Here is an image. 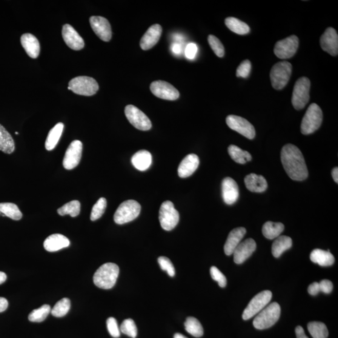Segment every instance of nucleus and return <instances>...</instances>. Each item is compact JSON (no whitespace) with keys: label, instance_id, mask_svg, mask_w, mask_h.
<instances>
[{"label":"nucleus","instance_id":"16","mask_svg":"<svg viewBox=\"0 0 338 338\" xmlns=\"http://www.w3.org/2000/svg\"><path fill=\"white\" fill-rule=\"evenodd\" d=\"M90 24L97 36L104 42H109L111 39L110 23L104 17L93 16L90 18Z\"/></svg>","mask_w":338,"mask_h":338},{"label":"nucleus","instance_id":"43","mask_svg":"<svg viewBox=\"0 0 338 338\" xmlns=\"http://www.w3.org/2000/svg\"><path fill=\"white\" fill-rule=\"evenodd\" d=\"M208 42L214 53L217 57H220V58L224 57L225 53L224 46L216 36L212 35H209L208 36Z\"/></svg>","mask_w":338,"mask_h":338},{"label":"nucleus","instance_id":"5","mask_svg":"<svg viewBox=\"0 0 338 338\" xmlns=\"http://www.w3.org/2000/svg\"><path fill=\"white\" fill-rule=\"evenodd\" d=\"M141 206L134 200H128L122 202L114 214L115 222L117 224H124L133 221L139 216Z\"/></svg>","mask_w":338,"mask_h":338},{"label":"nucleus","instance_id":"12","mask_svg":"<svg viewBox=\"0 0 338 338\" xmlns=\"http://www.w3.org/2000/svg\"><path fill=\"white\" fill-rule=\"evenodd\" d=\"M299 47V39L296 36L292 35L280 40L275 45V55L280 59H289L296 54Z\"/></svg>","mask_w":338,"mask_h":338},{"label":"nucleus","instance_id":"29","mask_svg":"<svg viewBox=\"0 0 338 338\" xmlns=\"http://www.w3.org/2000/svg\"><path fill=\"white\" fill-rule=\"evenodd\" d=\"M293 245L291 237L286 236H280L277 237L272 246V253L274 257H279L284 252L288 250Z\"/></svg>","mask_w":338,"mask_h":338},{"label":"nucleus","instance_id":"34","mask_svg":"<svg viewBox=\"0 0 338 338\" xmlns=\"http://www.w3.org/2000/svg\"><path fill=\"white\" fill-rule=\"evenodd\" d=\"M228 153L231 158L238 164H245L252 159L251 155L248 152L242 151L236 145L229 146Z\"/></svg>","mask_w":338,"mask_h":338},{"label":"nucleus","instance_id":"1","mask_svg":"<svg viewBox=\"0 0 338 338\" xmlns=\"http://www.w3.org/2000/svg\"><path fill=\"white\" fill-rule=\"evenodd\" d=\"M280 159L284 168L292 180L302 181L308 178V171L305 158L296 146L293 144L284 146Z\"/></svg>","mask_w":338,"mask_h":338},{"label":"nucleus","instance_id":"57","mask_svg":"<svg viewBox=\"0 0 338 338\" xmlns=\"http://www.w3.org/2000/svg\"><path fill=\"white\" fill-rule=\"evenodd\" d=\"M15 134L17 135V134H18V133H15Z\"/></svg>","mask_w":338,"mask_h":338},{"label":"nucleus","instance_id":"21","mask_svg":"<svg viewBox=\"0 0 338 338\" xmlns=\"http://www.w3.org/2000/svg\"><path fill=\"white\" fill-rule=\"evenodd\" d=\"M162 32V28L160 25L151 26L140 40V45L142 49L148 50L153 48L159 41Z\"/></svg>","mask_w":338,"mask_h":338},{"label":"nucleus","instance_id":"46","mask_svg":"<svg viewBox=\"0 0 338 338\" xmlns=\"http://www.w3.org/2000/svg\"><path fill=\"white\" fill-rule=\"evenodd\" d=\"M251 70V63L249 60H246L245 61L240 63L236 71V76L237 77H242V78H247L250 74Z\"/></svg>","mask_w":338,"mask_h":338},{"label":"nucleus","instance_id":"56","mask_svg":"<svg viewBox=\"0 0 338 338\" xmlns=\"http://www.w3.org/2000/svg\"><path fill=\"white\" fill-rule=\"evenodd\" d=\"M174 338H187L184 336V335L180 333H176L174 334Z\"/></svg>","mask_w":338,"mask_h":338},{"label":"nucleus","instance_id":"25","mask_svg":"<svg viewBox=\"0 0 338 338\" xmlns=\"http://www.w3.org/2000/svg\"><path fill=\"white\" fill-rule=\"evenodd\" d=\"M21 44L27 55L32 59L39 56L40 45L38 39L30 33L24 34L21 37Z\"/></svg>","mask_w":338,"mask_h":338},{"label":"nucleus","instance_id":"52","mask_svg":"<svg viewBox=\"0 0 338 338\" xmlns=\"http://www.w3.org/2000/svg\"><path fill=\"white\" fill-rule=\"evenodd\" d=\"M8 307V302L7 299L0 297V313H2Z\"/></svg>","mask_w":338,"mask_h":338},{"label":"nucleus","instance_id":"18","mask_svg":"<svg viewBox=\"0 0 338 338\" xmlns=\"http://www.w3.org/2000/svg\"><path fill=\"white\" fill-rule=\"evenodd\" d=\"M62 36L65 44L71 49L80 50L84 48L85 45L84 40L71 25L65 24L63 27Z\"/></svg>","mask_w":338,"mask_h":338},{"label":"nucleus","instance_id":"27","mask_svg":"<svg viewBox=\"0 0 338 338\" xmlns=\"http://www.w3.org/2000/svg\"><path fill=\"white\" fill-rule=\"evenodd\" d=\"M152 155L145 150L137 152L132 157V163L137 170L145 171L151 167L152 164Z\"/></svg>","mask_w":338,"mask_h":338},{"label":"nucleus","instance_id":"14","mask_svg":"<svg viewBox=\"0 0 338 338\" xmlns=\"http://www.w3.org/2000/svg\"><path fill=\"white\" fill-rule=\"evenodd\" d=\"M83 144L80 140H76L71 143L66 151L63 165L65 169L71 170L79 164L82 158Z\"/></svg>","mask_w":338,"mask_h":338},{"label":"nucleus","instance_id":"22","mask_svg":"<svg viewBox=\"0 0 338 338\" xmlns=\"http://www.w3.org/2000/svg\"><path fill=\"white\" fill-rule=\"evenodd\" d=\"M199 159L196 154L187 155L182 160L178 167V175L181 178L190 177L197 170L199 165Z\"/></svg>","mask_w":338,"mask_h":338},{"label":"nucleus","instance_id":"48","mask_svg":"<svg viewBox=\"0 0 338 338\" xmlns=\"http://www.w3.org/2000/svg\"><path fill=\"white\" fill-rule=\"evenodd\" d=\"M320 291L324 293L330 294L333 291V285L330 280L328 279L322 280L319 283Z\"/></svg>","mask_w":338,"mask_h":338},{"label":"nucleus","instance_id":"6","mask_svg":"<svg viewBox=\"0 0 338 338\" xmlns=\"http://www.w3.org/2000/svg\"><path fill=\"white\" fill-rule=\"evenodd\" d=\"M291 72L290 63L283 61L275 64L270 72L271 84L274 89L281 90L285 88L290 79Z\"/></svg>","mask_w":338,"mask_h":338},{"label":"nucleus","instance_id":"10","mask_svg":"<svg viewBox=\"0 0 338 338\" xmlns=\"http://www.w3.org/2000/svg\"><path fill=\"white\" fill-rule=\"evenodd\" d=\"M271 298L272 293L268 290L263 291L256 295L251 300L243 312V320H248L258 314L266 306H267L271 302Z\"/></svg>","mask_w":338,"mask_h":338},{"label":"nucleus","instance_id":"30","mask_svg":"<svg viewBox=\"0 0 338 338\" xmlns=\"http://www.w3.org/2000/svg\"><path fill=\"white\" fill-rule=\"evenodd\" d=\"M15 142L4 126L0 124V151L5 154H10L15 151Z\"/></svg>","mask_w":338,"mask_h":338},{"label":"nucleus","instance_id":"32","mask_svg":"<svg viewBox=\"0 0 338 338\" xmlns=\"http://www.w3.org/2000/svg\"><path fill=\"white\" fill-rule=\"evenodd\" d=\"M285 229V226L280 222H266L262 227L264 236L268 239H276Z\"/></svg>","mask_w":338,"mask_h":338},{"label":"nucleus","instance_id":"31","mask_svg":"<svg viewBox=\"0 0 338 338\" xmlns=\"http://www.w3.org/2000/svg\"><path fill=\"white\" fill-rule=\"evenodd\" d=\"M64 125L62 123H59L55 127L51 128L48 134L45 142V148L47 151H52L56 147L62 136L64 130Z\"/></svg>","mask_w":338,"mask_h":338},{"label":"nucleus","instance_id":"50","mask_svg":"<svg viewBox=\"0 0 338 338\" xmlns=\"http://www.w3.org/2000/svg\"><path fill=\"white\" fill-rule=\"evenodd\" d=\"M308 293L312 296H316L320 292V285L318 283H313L309 285L308 287Z\"/></svg>","mask_w":338,"mask_h":338},{"label":"nucleus","instance_id":"58","mask_svg":"<svg viewBox=\"0 0 338 338\" xmlns=\"http://www.w3.org/2000/svg\"><path fill=\"white\" fill-rule=\"evenodd\" d=\"M0 214H1V213H0Z\"/></svg>","mask_w":338,"mask_h":338},{"label":"nucleus","instance_id":"7","mask_svg":"<svg viewBox=\"0 0 338 338\" xmlns=\"http://www.w3.org/2000/svg\"><path fill=\"white\" fill-rule=\"evenodd\" d=\"M68 89L80 96H91L97 92L99 86L96 80L91 77L81 76L71 80Z\"/></svg>","mask_w":338,"mask_h":338},{"label":"nucleus","instance_id":"51","mask_svg":"<svg viewBox=\"0 0 338 338\" xmlns=\"http://www.w3.org/2000/svg\"><path fill=\"white\" fill-rule=\"evenodd\" d=\"M172 51L176 55H179L182 52V46L179 43H174L171 47Z\"/></svg>","mask_w":338,"mask_h":338},{"label":"nucleus","instance_id":"44","mask_svg":"<svg viewBox=\"0 0 338 338\" xmlns=\"http://www.w3.org/2000/svg\"><path fill=\"white\" fill-rule=\"evenodd\" d=\"M158 262L160 267L163 271L167 272L169 276L174 277L175 276L176 272H175V268L170 259L167 257L161 256L158 259Z\"/></svg>","mask_w":338,"mask_h":338},{"label":"nucleus","instance_id":"19","mask_svg":"<svg viewBox=\"0 0 338 338\" xmlns=\"http://www.w3.org/2000/svg\"><path fill=\"white\" fill-rule=\"evenodd\" d=\"M256 249V243L255 240L249 238L237 246L235 249L233 256L235 263L240 265L246 261Z\"/></svg>","mask_w":338,"mask_h":338},{"label":"nucleus","instance_id":"36","mask_svg":"<svg viewBox=\"0 0 338 338\" xmlns=\"http://www.w3.org/2000/svg\"><path fill=\"white\" fill-rule=\"evenodd\" d=\"M185 328L188 333L194 337H201L204 334V329H203L201 324L194 317H189L186 320L185 324Z\"/></svg>","mask_w":338,"mask_h":338},{"label":"nucleus","instance_id":"2","mask_svg":"<svg viewBox=\"0 0 338 338\" xmlns=\"http://www.w3.org/2000/svg\"><path fill=\"white\" fill-rule=\"evenodd\" d=\"M119 274V266L114 263H106L97 269L93 276V283L99 288L110 289L117 282Z\"/></svg>","mask_w":338,"mask_h":338},{"label":"nucleus","instance_id":"11","mask_svg":"<svg viewBox=\"0 0 338 338\" xmlns=\"http://www.w3.org/2000/svg\"><path fill=\"white\" fill-rule=\"evenodd\" d=\"M125 114L128 121L137 129L143 131L151 129L152 123L149 118L139 108L128 105L125 108Z\"/></svg>","mask_w":338,"mask_h":338},{"label":"nucleus","instance_id":"42","mask_svg":"<svg viewBox=\"0 0 338 338\" xmlns=\"http://www.w3.org/2000/svg\"><path fill=\"white\" fill-rule=\"evenodd\" d=\"M120 331L133 338H136L137 336V326L134 321L132 319L124 320L120 326Z\"/></svg>","mask_w":338,"mask_h":338},{"label":"nucleus","instance_id":"17","mask_svg":"<svg viewBox=\"0 0 338 338\" xmlns=\"http://www.w3.org/2000/svg\"><path fill=\"white\" fill-rule=\"evenodd\" d=\"M320 45L322 49L332 56L338 54V35L333 28H327L321 36Z\"/></svg>","mask_w":338,"mask_h":338},{"label":"nucleus","instance_id":"24","mask_svg":"<svg viewBox=\"0 0 338 338\" xmlns=\"http://www.w3.org/2000/svg\"><path fill=\"white\" fill-rule=\"evenodd\" d=\"M70 244V240L67 237L62 234H55L45 239L44 246L46 251L55 252L68 247Z\"/></svg>","mask_w":338,"mask_h":338},{"label":"nucleus","instance_id":"4","mask_svg":"<svg viewBox=\"0 0 338 338\" xmlns=\"http://www.w3.org/2000/svg\"><path fill=\"white\" fill-rule=\"evenodd\" d=\"M323 121V112L322 109L316 104L309 105L307 111L304 116L301 131L304 135H309L314 133L320 127Z\"/></svg>","mask_w":338,"mask_h":338},{"label":"nucleus","instance_id":"23","mask_svg":"<svg viewBox=\"0 0 338 338\" xmlns=\"http://www.w3.org/2000/svg\"><path fill=\"white\" fill-rule=\"evenodd\" d=\"M246 233L245 228H237L233 229L229 233L224 245V253L227 256L233 255L235 249L237 247Z\"/></svg>","mask_w":338,"mask_h":338},{"label":"nucleus","instance_id":"38","mask_svg":"<svg viewBox=\"0 0 338 338\" xmlns=\"http://www.w3.org/2000/svg\"><path fill=\"white\" fill-rule=\"evenodd\" d=\"M57 212L62 216L65 215H70L72 217L78 216L80 212V203L79 200H72L59 208Z\"/></svg>","mask_w":338,"mask_h":338},{"label":"nucleus","instance_id":"49","mask_svg":"<svg viewBox=\"0 0 338 338\" xmlns=\"http://www.w3.org/2000/svg\"><path fill=\"white\" fill-rule=\"evenodd\" d=\"M197 52V45L193 43L187 45L185 49V55L189 59H193L196 57Z\"/></svg>","mask_w":338,"mask_h":338},{"label":"nucleus","instance_id":"45","mask_svg":"<svg viewBox=\"0 0 338 338\" xmlns=\"http://www.w3.org/2000/svg\"><path fill=\"white\" fill-rule=\"evenodd\" d=\"M210 273L212 278L218 283L220 287L225 288L227 285V279L224 274L219 270L218 268L213 266L211 267Z\"/></svg>","mask_w":338,"mask_h":338},{"label":"nucleus","instance_id":"40","mask_svg":"<svg viewBox=\"0 0 338 338\" xmlns=\"http://www.w3.org/2000/svg\"><path fill=\"white\" fill-rule=\"evenodd\" d=\"M71 302L69 299L63 298L56 303L55 306L51 310L53 316L57 317L65 316L69 311Z\"/></svg>","mask_w":338,"mask_h":338},{"label":"nucleus","instance_id":"35","mask_svg":"<svg viewBox=\"0 0 338 338\" xmlns=\"http://www.w3.org/2000/svg\"><path fill=\"white\" fill-rule=\"evenodd\" d=\"M0 213L15 220L21 219L23 216L18 206L13 203H0Z\"/></svg>","mask_w":338,"mask_h":338},{"label":"nucleus","instance_id":"39","mask_svg":"<svg viewBox=\"0 0 338 338\" xmlns=\"http://www.w3.org/2000/svg\"><path fill=\"white\" fill-rule=\"evenodd\" d=\"M49 305H44L39 309H34L28 316V320L31 322L40 323L44 322L47 318L51 312Z\"/></svg>","mask_w":338,"mask_h":338},{"label":"nucleus","instance_id":"47","mask_svg":"<svg viewBox=\"0 0 338 338\" xmlns=\"http://www.w3.org/2000/svg\"><path fill=\"white\" fill-rule=\"evenodd\" d=\"M107 326L108 333L111 336L117 338L120 336V331L117 320L114 317H109L107 321Z\"/></svg>","mask_w":338,"mask_h":338},{"label":"nucleus","instance_id":"20","mask_svg":"<svg viewBox=\"0 0 338 338\" xmlns=\"http://www.w3.org/2000/svg\"><path fill=\"white\" fill-rule=\"evenodd\" d=\"M222 198L226 204L232 205L239 199L238 185L231 177H226L222 182Z\"/></svg>","mask_w":338,"mask_h":338},{"label":"nucleus","instance_id":"9","mask_svg":"<svg viewBox=\"0 0 338 338\" xmlns=\"http://www.w3.org/2000/svg\"><path fill=\"white\" fill-rule=\"evenodd\" d=\"M159 221L163 229L171 231L176 227L179 221V213L174 208L173 203L163 202L159 210Z\"/></svg>","mask_w":338,"mask_h":338},{"label":"nucleus","instance_id":"33","mask_svg":"<svg viewBox=\"0 0 338 338\" xmlns=\"http://www.w3.org/2000/svg\"><path fill=\"white\" fill-rule=\"evenodd\" d=\"M225 24L229 30L238 35H246L250 31V28L246 23L234 17H228L226 18Z\"/></svg>","mask_w":338,"mask_h":338},{"label":"nucleus","instance_id":"28","mask_svg":"<svg viewBox=\"0 0 338 338\" xmlns=\"http://www.w3.org/2000/svg\"><path fill=\"white\" fill-rule=\"evenodd\" d=\"M310 259L312 262L318 264L322 266H330L334 262V257L329 251L316 249L311 252Z\"/></svg>","mask_w":338,"mask_h":338},{"label":"nucleus","instance_id":"13","mask_svg":"<svg viewBox=\"0 0 338 338\" xmlns=\"http://www.w3.org/2000/svg\"><path fill=\"white\" fill-rule=\"evenodd\" d=\"M226 123L231 129L241 134L246 138L253 139L256 136L254 126L241 117L231 115L226 118Z\"/></svg>","mask_w":338,"mask_h":338},{"label":"nucleus","instance_id":"15","mask_svg":"<svg viewBox=\"0 0 338 338\" xmlns=\"http://www.w3.org/2000/svg\"><path fill=\"white\" fill-rule=\"evenodd\" d=\"M151 90L155 96L164 100H175L180 96L179 91L174 86L161 80L152 83Z\"/></svg>","mask_w":338,"mask_h":338},{"label":"nucleus","instance_id":"3","mask_svg":"<svg viewBox=\"0 0 338 338\" xmlns=\"http://www.w3.org/2000/svg\"><path fill=\"white\" fill-rule=\"evenodd\" d=\"M280 315L279 304L276 302L271 303L257 314L253 321V325L260 330L271 328L279 320Z\"/></svg>","mask_w":338,"mask_h":338},{"label":"nucleus","instance_id":"37","mask_svg":"<svg viewBox=\"0 0 338 338\" xmlns=\"http://www.w3.org/2000/svg\"><path fill=\"white\" fill-rule=\"evenodd\" d=\"M309 333L313 338H327L328 330L325 324L322 322H313L308 325Z\"/></svg>","mask_w":338,"mask_h":338},{"label":"nucleus","instance_id":"26","mask_svg":"<svg viewBox=\"0 0 338 338\" xmlns=\"http://www.w3.org/2000/svg\"><path fill=\"white\" fill-rule=\"evenodd\" d=\"M245 182L246 187L253 193H263L268 188V183L265 177L256 174L248 175L245 177Z\"/></svg>","mask_w":338,"mask_h":338},{"label":"nucleus","instance_id":"54","mask_svg":"<svg viewBox=\"0 0 338 338\" xmlns=\"http://www.w3.org/2000/svg\"><path fill=\"white\" fill-rule=\"evenodd\" d=\"M332 176L333 177V179L335 182H338V168L335 167L333 168V170L332 171Z\"/></svg>","mask_w":338,"mask_h":338},{"label":"nucleus","instance_id":"8","mask_svg":"<svg viewBox=\"0 0 338 338\" xmlns=\"http://www.w3.org/2000/svg\"><path fill=\"white\" fill-rule=\"evenodd\" d=\"M311 82L307 77H302L297 80L294 85L292 104L295 109H303L307 105L309 100Z\"/></svg>","mask_w":338,"mask_h":338},{"label":"nucleus","instance_id":"55","mask_svg":"<svg viewBox=\"0 0 338 338\" xmlns=\"http://www.w3.org/2000/svg\"><path fill=\"white\" fill-rule=\"evenodd\" d=\"M7 279V275L4 272L0 271V285L5 283Z\"/></svg>","mask_w":338,"mask_h":338},{"label":"nucleus","instance_id":"41","mask_svg":"<svg viewBox=\"0 0 338 338\" xmlns=\"http://www.w3.org/2000/svg\"><path fill=\"white\" fill-rule=\"evenodd\" d=\"M107 204V200L104 197L99 199L96 204L93 205L92 210H91V220L95 221V220L100 219L104 214Z\"/></svg>","mask_w":338,"mask_h":338},{"label":"nucleus","instance_id":"53","mask_svg":"<svg viewBox=\"0 0 338 338\" xmlns=\"http://www.w3.org/2000/svg\"><path fill=\"white\" fill-rule=\"evenodd\" d=\"M296 334L297 338H309L305 333V331L302 326H297L296 328Z\"/></svg>","mask_w":338,"mask_h":338}]
</instances>
